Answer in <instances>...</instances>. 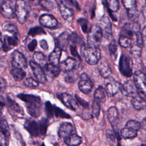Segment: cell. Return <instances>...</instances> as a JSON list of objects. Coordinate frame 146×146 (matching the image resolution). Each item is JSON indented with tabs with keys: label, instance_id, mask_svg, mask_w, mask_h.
Masks as SVG:
<instances>
[{
	"label": "cell",
	"instance_id": "6da1fadb",
	"mask_svg": "<svg viewBox=\"0 0 146 146\" xmlns=\"http://www.w3.org/2000/svg\"><path fill=\"white\" fill-rule=\"evenodd\" d=\"M17 97L25 103L27 111L31 116L36 118L40 116L42 103L39 96L31 94H19L17 95Z\"/></svg>",
	"mask_w": 146,
	"mask_h": 146
},
{
	"label": "cell",
	"instance_id": "7a4b0ae2",
	"mask_svg": "<svg viewBox=\"0 0 146 146\" xmlns=\"http://www.w3.org/2000/svg\"><path fill=\"white\" fill-rule=\"evenodd\" d=\"M80 52L86 62L91 65L98 64L101 58V52L99 47L86 46L85 44H83Z\"/></svg>",
	"mask_w": 146,
	"mask_h": 146
},
{
	"label": "cell",
	"instance_id": "3957f363",
	"mask_svg": "<svg viewBox=\"0 0 146 146\" xmlns=\"http://www.w3.org/2000/svg\"><path fill=\"white\" fill-rule=\"evenodd\" d=\"M133 82L138 96L146 102V75L140 71H137L133 75Z\"/></svg>",
	"mask_w": 146,
	"mask_h": 146
},
{
	"label": "cell",
	"instance_id": "277c9868",
	"mask_svg": "<svg viewBox=\"0 0 146 146\" xmlns=\"http://www.w3.org/2000/svg\"><path fill=\"white\" fill-rule=\"evenodd\" d=\"M30 7L29 5L25 1H17L15 5L14 13L18 21L23 24L28 17Z\"/></svg>",
	"mask_w": 146,
	"mask_h": 146
},
{
	"label": "cell",
	"instance_id": "5b68a950",
	"mask_svg": "<svg viewBox=\"0 0 146 146\" xmlns=\"http://www.w3.org/2000/svg\"><path fill=\"white\" fill-rule=\"evenodd\" d=\"M103 33L98 25H93L90 29L88 33L87 41L89 46L99 47L102 38Z\"/></svg>",
	"mask_w": 146,
	"mask_h": 146
},
{
	"label": "cell",
	"instance_id": "8992f818",
	"mask_svg": "<svg viewBox=\"0 0 146 146\" xmlns=\"http://www.w3.org/2000/svg\"><path fill=\"white\" fill-rule=\"evenodd\" d=\"M57 2L62 17L66 20H68L72 18L74 14V10L71 7V5L75 6V5L73 4L74 1H58Z\"/></svg>",
	"mask_w": 146,
	"mask_h": 146
},
{
	"label": "cell",
	"instance_id": "52a82bcc",
	"mask_svg": "<svg viewBox=\"0 0 146 146\" xmlns=\"http://www.w3.org/2000/svg\"><path fill=\"white\" fill-rule=\"evenodd\" d=\"M132 60L126 55L123 54L119 60V70L120 72L125 76L130 77L132 75Z\"/></svg>",
	"mask_w": 146,
	"mask_h": 146
},
{
	"label": "cell",
	"instance_id": "ba28073f",
	"mask_svg": "<svg viewBox=\"0 0 146 146\" xmlns=\"http://www.w3.org/2000/svg\"><path fill=\"white\" fill-rule=\"evenodd\" d=\"M11 64L14 68L25 70L27 67V61L22 53L15 50L11 55Z\"/></svg>",
	"mask_w": 146,
	"mask_h": 146
},
{
	"label": "cell",
	"instance_id": "9c48e42d",
	"mask_svg": "<svg viewBox=\"0 0 146 146\" xmlns=\"http://www.w3.org/2000/svg\"><path fill=\"white\" fill-rule=\"evenodd\" d=\"M79 90L84 94H87L91 92L93 87V83L88 75L84 72L80 75L78 82Z\"/></svg>",
	"mask_w": 146,
	"mask_h": 146
},
{
	"label": "cell",
	"instance_id": "30bf717a",
	"mask_svg": "<svg viewBox=\"0 0 146 146\" xmlns=\"http://www.w3.org/2000/svg\"><path fill=\"white\" fill-rule=\"evenodd\" d=\"M29 64L36 79V81L41 84L45 83L47 81V79L44 70L34 61H30Z\"/></svg>",
	"mask_w": 146,
	"mask_h": 146
},
{
	"label": "cell",
	"instance_id": "8fae6325",
	"mask_svg": "<svg viewBox=\"0 0 146 146\" xmlns=\"http://www.w3.org/2000/svg\"><path fill=\"white\" fill-rule=\"evenodd\" d=\"M19 37L18 36L9 34L5 35L4 36L2 46L4 51L7 52L17 46L19 43Z\"/></svg>",
	"mask_w": 146,
	"mask_h": 146
},
{
	"label": "cell",
	"instance_id": "7c38bea8",
	"mask_svg": "<svg viewBox=\"0 0 146 146\" xmlns=\"http://www.w3.org/2000/svg\"><path fill=\"white\" fill-rule=\"evenodd\" d=\"M58 98L67 108L75 111L78 107V103L75 99L71 95L67 93H62L58 96Z\"/></svg>",
	"mask_w": 146,
	"mask_h": 146
},
{
	"label": "cell",
	"instance_id": "4fadbf2b",
	"mask_svg": "<svg viewBox=\"0 0 146 146\" xmlns=\"http://www.w3.org/2000/svg\"><path fill=\"white\" fill-rule=\"evenodd\" d=\"M75 128L71 123L64 122L62 123L59 127L58 130V135L60 138L64 140L72 134L75 133Z\"/></svg>",
	"mask_w": 146,
	"mask_h": 146
},
{
	"label": "cell",
	"instance_id": "5bb4252c",
	"mask_svg": "<svg viewBox=\"0 0 146 146\" xmlns=\"http://www.w3.org/2000/svg\"><path fill=\"white\" fill-rule=\"evenodd\" d=\"M98 64V70L102 77L107 78L109 77L111 73V67L107 59L105 57H102L99 60Z\"/></svg>",
	"mask_w": 146,
	"mask_h": 146
},
{
	"label": "cell",
	"instance_id": "9a60e30c",
	"mask_svg": "<svg viewBox=\"0 0 146 146\" xmlns=\"http://www.w3.org/2000/svg\"><path fill=\"white\" fill-rule=\"evenodd\" d=\"M24 127L27 132L33 137L40 135L38 123L33 119H27L24 123Z\"/></svg>",
	"mask_w": 146,
	"mask_h": 146
},
{
	"label": "cell",
	"instance_id": "2e32d148",
	"mask_svg": "<svg viewBox=\"0 0 146 146\" xmlns=\"http://www.w3.org/2000/svg\"><path fill=\"white\" fill-rule=\"evenodd\" d=\"M101 29L103 35L107 39H110L112 36V26L111 23L109 19L104 17L99 22V25H98Z\"/></svg>",
	"mask_w": 146,
	"mask_h": 146
},
{
	"label": "cell",
	"instance_id": "e0dca14e",
	"mask_svg": "<svg viewBox=\"0 0 146 146\" xmlns=\"http://www.w3.org/2000/svg\"><path fill=\"white\" fill-rule=\"evenodd\" d=\"M39 23L47 28H54L58 24L56 19L52 15L48 14H42L39 19Z\"/></svg>",
	"mask_w": 146,
	"mask_h": 146
},
{
	"label": "cell",
	"instance_id": "ac0fdd59",
	"mask_svg": "<svg viewBox=\"0 0 146 146\" xmlns=\"http://www.w3.org/2000/svg\"><path fill=\"white\" fill-rule=\"evenodd\" d=\"M121 91L123 95L126 96H135V94L136 92V89L132 80H128L126 81L121 87Z\"/></svg>",
	"mask_w": 146,
	"mask_h": 146
},
{
	"label": "cell",
	"instance_id": "d6986e66",
	"mask_svg": "<svg viewBox=\"0 0 146 146\" xmlns=\"http://www.w3.org/2000/svg\"><path fill=\"white\" fill-rule=\"evenodd\" d=\"M121 84L117 81H113L107 83L105 87V91L107 96L111 97L116 95L120 90Z\"/></svg>",
	"mask_w": 146,
	"mask_h": 146
},
{
	"label": "cell",
	"instance_id": "ffe728a7",
	"mask_svg": "<svg viewBox=\"0 0 146 146\" xmlns=\"http://www.w3.org/2000/svg\"><path fill=\"white\" fill-rule=\"evenodd\" d=\"M46 79L48 80H52L54 78L58 76L60 72V70L58 66H55L51 64H47L44 68Z\"/></svg>",
	"mask_w": 146,
	"mask_h": 146
},
{
	"label": "cell",
	"instance_id": "44dd1931",
	"mask_svg": "<svg viewBox=\"0 0 146 146\" xmlns=\"http://www.w3.org/2000/svg\"><path fill=\"white\" fill-rule=\"evenodd\" d=\"M76 64L77 62L75 59L68 57L60 63L59 68L63 72H70L76 67Z\"/></svg>",
	"mask_w": 146,
	"mask_h": 146
},
{
	"label": "cell",
	"instance_id": "7402d4cb",
	"mask_svg": "<svg viewBox=\"0 0 146 146\" xmlns=\"http://www.w3.org/2000/svg\"><path fill=\"white\" fill-rule=\"evenodd\" d=\"M1 13L7 18L11 19L14 17V11L9 1H4L1 6Z\"/></svg>",
	"mask_w": 146,
	"mask_h": 146
},
{
	"label": "cell",
	"instance_id": "603a6c76",
	"mask_svg": "<svg viewBox=\"0 0 146 146\" xmlns=\"http://www.w3.org/2000/svg\"><path fill=\"white\" fill-rule=\"evenodd\" d=\"M122 3L127 10L129 18L133 17L136 13V1L134 0H124Z\"/></svg>",
	"mask_w": 146,
	"mask_h": 146
},
{
	"label": "cell",
	"instance_id": "cb8c5ba5",
	"mask_svg": "<svg viewBox=\"0 0 146 146\" xmlns=\"http://www.w3.org/2000/svg\"><path fill=\"white\" fill-rule=\"evenodd\" d=\"M62 50L58 47H56L49 55L48 60L50 62V64L55 66H58Z\"/></svg>",
	"mask_w": 146,
	"mask_h": 146
},
{
	"label": "cell",
	"instance_id": "d4e9b609",
	"mask_svg": "<svg viewBox=\"0 0 146 146\" xmlns=\"http://www.w3.org/2000/svg\"><path fill=\"white\" fill-rule=\"evenodd\" d=\"M70 34L67 32L61 34L57 39V44L59 48L62 50H66L70 41Z\"/></svg>",
	"mask_w": 146,
	"mask_h": 146
},
{
	"label": "cell",
	"instance_id": "484cf974",
	"mask_svg": "<svg viewBox=\"0 0 146 146\" xmlns=\"http://www.w3.org/2000/svg\"><path fill=\"white\" fill-rule=\"evenodd\" d=\"M108 119L112 125L114 126L119 119V111L115 107H111L108 108L107 112Z\"/></svg>",
	"mask_w": 146,
	"mask_h": 146
},
{
	"label": "cell",
	"instance_id": "4316f807",
	"mask_svg": "<svg viewBox=\"0 0 146 146\" xmlns=\"http://www.w3.org/2000/svg\"><path fill=\"white\" fill-rule=\"evenodd\" d=\"M68 146H78L82 142V138L76 133H73L64 140Z\"/></svg>",
	"mask_w": 146,
	"mask_h": 146
},
{
	"label": "cell",
	"instance_id": "83f0119b",
	"mask_svg": "<svg viewBox=\"0 0 146 146\" xmlns=\"http://www.w3.org/2000/svg\"><path fill=\"white\" fill-rule=\"evenodd\" d=\"M33 59L34 62L40 66L43 70L48 64L45 55L41 52H34L33 55Z\"/></svg>",
	"mask_w": 146,
	"mask_h": 146
},
{
	"label": "cell",
	"instance_id": "f1b7e54d",
	"mask_svg": "<svg viewBox=\"0 0 146 146\" xmlns=\"http://www.w3.org/2000/svg\"><path fill=\"white\" fill-rule=\"evenodd\" d=\"M133 107L136 110H141L146 108V102L139 96H134L131 101Z\"/></svg>",
	"mask_w": 146,
	"mask_h": 146
},
{
	"label": "cell",
	"instance_id": "f546056e",
	"mask_svg": "<svg viewBox=\"0 0 146 146\" xmlns=\"http://www.w3.org/2000/svg\"><path fill=\"white\" fill-rule=\"evenodd\" d=\"M137 131L131 128L125 127L120 131V135L124 139H133L137 136Z\"/></svg>",
	"mask_w": 146,
	"mask_h": 146
},
{
	"label": "cell",
	"instance_id": "4dcf8cb0",
	"mask_svg": "<svg viewBox=\"0 0 146 146\" xmlns=\"http://www.w3.org/2000/svg\"><path fill=\"white\" fill-rule=\"evenodd\" d=\"M6 103L8 107L14 112L18 113H22L23 110L22 108L16 102L11 99L9 96L6 98Z\"/></svg>",
	"mask_w": 146,
	"mask_h": 146
},
{
	"label": "cell",
	"instance_id": "1f68e13d",
	"mask_svg": "<svg viewBox=\"0 0 146 146\" xmlns=\"http://www.w3.org/2000/svg\"><path fill=\"white\" fill-rule=\"evenodd\" d=\"M10 73L14 79L17 82L22 80L26 76V72L23 70L17 68H13L10 70Z\"/></svg>",
	"mask_w": 146,
	"mask_h": 146
},
{
	"label": "cell",
	"instance_id": "d6a6232c",
	"mask_svg": "<svg viewBox=\"0 0 146 146\" xmlns=\"http://www.w3.org/2000/svg\"><path fill=\"white\" fill-rule=\"evenodd\" d=\"M94 99L99 101L100 103H104L106 101V95L105 91L103 87L99 86L95 90L94 92Z\"/></svg>",
	"mask_w": 146,
	"mask_h": 146
},
{
	"label": "cell",
	"instance_id": "836d02e7",
	"mask_svg": "<svg viewBox=\"0 0 146 146\" xmlns=\"http://www.w3.org/2000/svg\"><path fill=\"white\" fill-rule=\"evenodd\" d=\"M3 30L7 33L9 34H11L13 35L18 36L19 37V31L17 29V27L11 24V23H7L5 24L3 26Z\"/></svg>",
	"mask_w": 146,
	"mask_h": 146
},
{
	"label": "cell",
	"instance_id": "e575fe53",
	"mask_svg": "<svg viewBox=\"0 0 146 146\" xmlns=\"http://www.w3.org/2000/svg\"><path fill=\"white\" fill-rule=\"evenodd\" d=\"M39 127L40 135L44 136L46 134L47 127L48 125V121L46 118H42L40 119L38 123Z\"/></svg>",
	"mask_w": 146,
	"mask_h": 146
},
{
	"label": "cell",
	"instance_id": "d590c367",
	"mask_svg": "<svg viewBox=\"0 0 146 146\" xmlns=\"http://www.w3.org/2000/svg\"><path fill=\"white\" fill-rule=\"evenodd\" d=\"M133 32L132 31V27H130L129 24H125L121 29V36H124L128 37L129 38L132 39L133 36Z\"/></svg>",
	"mask_w": 146,
	"mask_h": 146
},
{
	"label": "cell",
	"instance_id": "8d00e7d4",
	"mask_svg": "<svg viewBox=\"0 0 146 146\" xmlns=\"http://www.w3.org/2000/svg\"><path fill=\"white\" fill-rule=\"evenodd\" d=\"M107 9L111 12H116L119 8V2L116 0H108L106 1Z\"/></svg>",
	"mask_w": 146,
	"mask_h": 146
},
{
	"label": "cell",
	"instance_id": "74e56055",
	"mask_svg": "<svg viewBox=\"0 0 146 146\" xmlns=\"http://www.w3.org/2000/svg\"><path fill=\"white\" fill-rule=\"evenodd\" d=\"M100 104L101 103L99 101L94 99L91 106L92 116L97 117L99 116L100 111Z\"/></svg>",
	"mask_w": 146,
	"mask_h": 146
},
{
	"label": "cell",
	"instance_id": "f35d334b",
	"mask_svg": "<svg viewBox=\"0 0 146 146\" xmlns=\"http://www.w3.org/2000/svg\"><path fill=\"white\" fill-rule=\"evenodd\" d=\"M54 108V115H55L56 117L60 118H70V116L66 113L64 111H63L60 108L56 107V106H53Z\"/></svg>",
	"mask_w": 146,
	"mask_h": 146
},
{
	"label": "cell",
	"instance_id": "ab89813d",
	"mask_svg": "<svg viewBox=\"0 0 146 146\" xmlns=\"http://www.w3.org/2000/svg\"><path fill=\"white\" fill-rule=\"evenodd\" d=\"M131 53L134 57H139L141 55L142 46H139L135 42L131 46Z\"/></svg>",
	"mask_w": 146,
	"mask_h": 146
},
{
	"label": "cell",
	"instance_id": "60d3db41",
	"mask_svg": "<svg viewBox=\"0 0 146 146\" xmlns=\"http://www.w3.org/2000/svg\"><path fill=\"white\" fill-rule=\"evenodd\" d=\"M119 43L123 47H128L132 44V39L120 35L119 39Z\"/></svg>",
	"mask_w": 146,
	"mask_h": 146
},
{
	"label": "cell",
	"instance_id": "b9f144b4",
	"mask_svg": "<svg viewBox=\"0 0 146 146\" xmlns=\"http://www.w3.org/2000/svg\"><path fill=\"white\" fill-rule=\"evenodd\" d=\"M125 127L131 128L136 131H138L141 126V123L140 122L135 120H130L127 122Z\"/></svg>",
	"mask_w": 146,
	"mask_h": 146
},
{
	"label": "cell",
	"instance_id": "7bdbcfd3",
	"mask_svg": "<svg viewBox=\"0 0 146 146\" xmlns=\"http://www.w3.org/2000/svg\"><path fill=\"white\" fill-rule=\"evenodd\" d=\"M45 34L46 33L42 28L40 27H35L31 28L29 30L28 35L33 37V36H35V35H38L40 34Z\"/></svg>",
	"mask_w": 146,
	"mask_h": 146
},
{
	"label": "cell",
	"instance_id": "ee69618b",
	"mask_svg": "<svg viewBox=\"0 0 146 146\" xmlns=\"http://www.w3.org/2000/svg\"><path fill=\"white\" fill-rule=\"evenodd\" d=\"M0 130L3 131L7 136L9 134V125L7 121L3 119L0 117Z\"/></svg>",
	"mask_w": 146,
	"mask_h": 146
},
{
	"label": "cell",
	"instance_id": "f6af8a7d",
	"mask_svg": "<svg viewBox=\"0 0 146 146\" xmlns=\"http://www.w3.org/2000/svg\"><path fill=\"white\" fill-rule=\"evenodd\" d=\"M108 49L109 51L110 52L111 56H115V58L117 56L116 52H117V44L115 40H112L108 46Z\"/></svg>",
	"mask_w": 146,
	"mask_h": 146
},
{
	"label": "cell",
	"instance_id": "bcb514c9",
	"mask_svg": "<svg viewBox=\"0 0 146 146\" xmlns=\"http://www.w3.org/2000/svg\"><path fill=\"white\" fill-rule=\"evenodd\" d=\"M24 84L28 87H32V88H35L38 87L39 83L33 78H26L24 82Z\"/></svg>",
	"mask_w": 146,
	"mask_h": 146
},
{
	"label": "cell",
	"instance_id": "7dc6e473",
	"mask_svg": "<svg viewBox=\"0 0 146 146\" xmlns=\"http://www.w3.org/2000/svg\"><path fill=\"white\" fill-rule=\"evenodd\" d=\"M45 108H46V112L47 116L49 118H51L54 116V108L53 106L51 103L47 101L45 104Z\"/></svg>",
	"mask_w": 146,
	"mask_h": 146
},
{
	"label": "cell",
	"instance_id": "c3c4849f",
	"mask_svg": "<svg viewBox=\"0 0 146 146\" xmlns=\"http://www.w3.org/2000/svg\"><path fill=\"white\" fill-rule=\"evenodd\" d=\"M7 136L1 130H0V146H8L9 141Z\"/></svg>",
	"mask_w": 146,
	"mask_h": 146
},
{
	"label": "cell",
	"instance_id": "681fc988",
	"mask_svg": "<svg viewBox=\"0 0 146 146\" xmlns=\"http://www.w3.org/2000/svg\"><path fill=\"white\" fill-rule=\"evenodd\" d=\"M39 2L40 3V5L43 7H44V8L47 9V10H52L54 7V5L53 2H51V1H40Z\"/></svg>",
	"mask_w": 146,
	"mask_h": 146
},
{
	"label": "cell",
	"instance_id": "f907efd6",
	"mask_svg": "<svg viewBox=\"0 0 146 146\" xmlns=\"http://www.w3.org/2000/svg\"><path fill=\"white\" fill-rule=\"evenodd\" d=\"M79 25L81 26L82 30L84 33H86L87 31L88 22L87 20L85 18H80L78 21Z\"/></svg>",
	"mask_w": 146,
	"mask_h": 146
},
{
	"label": "cell",
	"instance_id": "816d5d0a",
	"mask_svg": "<svg viewBox=\"0 0 146 146\" xmlns=\"http://www.w3.org/2000/svg\"><path fill=\"white\" fill-rule=\"evenodd\" d=\"M75 99L76 100L78 103L80 104L82 106H83L84 108H88L89 104H88V103L87 102H86L85 100L83 99L82 98L79 97L77 95H75Z\"/></svg>",
	"mask_w": 146,
	"mask_h": 146
},
{
	"label": "cell",
	"instance_id": "f5cc1de1",
	"mask_svg": "<svg viewBox=\"0 0 146 146\" xmlns=\"http://www.w3.org/2000/svg\"><path fill=\"white\" fill-rule=\"evenodd\" d=\"M77 79V76L72 73H68L65 76V80L68 83H73Z\"/></svg>",
	"mask_w": 146,
	"mask_h": 146
},
{
	"label": "cell",
	"instance_id": "db71d44e",
	"mask_svg": "<svg viewBox=\"0 0 146 146\" xmlns=\"http://www.w3.org/2000/svg\"><path fill=\"white\" fill-rule=\"evenodd\" d=\"M6 86V80L3 78H0V94L3 93L5 91Z\"/></svg>",
	"mask_w": 146,
	"mask_h": 146
},
{
	"label": "cell",
	"instance_id": "11a10c76",
	"mask_svg": "<svg viewBox=\"0 0 146 146\" xmlns=\"http://www.w3.org/2000/svg\"><path fill=\"white\" fill-rule=\"evenodd\" d=\"M79 40V36L78 34L73 32L70 35V41H71L72 43V44H75V43H78Z\"/></svg>",
	"mask_w": 146,
	"mask_h": 146
},
{
	"label": "cell",
	"instance_id": "9f6ffc18",
	"mask_svg": "<svg viewBox=\"0 0 146 146\" xmlns=\"http://www.w3.org/2000/svg\"><path fill=\"white\" fill-rule=\"evenodd\" d=\"M70 52L74 56H75L79 59H80V55L79 54V53L76 50V47L74 44H71L70 46Z\"/></svg>",
	"mask_w": 146,
	"mask_h": 146
},
{
	"label": "cell",
	"instance_id": "6f0895ef",
	"mask_svg": "<svg viewBox=\"0 0 146 146\" xmlns=\"http://www.w3.org/2000/svg\"><path fill=\"white\" fill-rule=\"evenodd\" d=\"M37 45V42L35 39L32 40L27 45L28 49L30 51H33L35 50Z\"/></svg>",
	"mask_w": 146,
	"mask_h": 146
},
{
	"label": "cell",
	"instance_id": "680465c9",
	"mask_svg": "<svg viewBox=\"0 0 146 146\" xmlns=\"http://www.w3.org/2000/svg\"><path fill=\"white\" fill-rule=\"evenodd\" d=\"M40 47L44 49V50H47L48 49V44L46 42V40H42L40 41Z\"/></svg>",
	"mask_w": 146,
	"mask_h": 146
},
{
	"label": "cell",
	"instance_id": "91938a15",
	"mask_svg": "<svg viewBox=\"0 0 146 146\" xmlns=\"http://www.w3.org/2000/svg\"><path fill=\"white\" fill-rule=\"evenodd\" d=\"M141 126H143V127H144L146 129V118H145L143 120L142 123L141 124Z\"/></svg>",
	"mask_w": 146,
	"mask_h": 146
},
{
	"label": "cell",
	"instance_id": "94428289",
	"mask_svg": "<svg viewBox=\"0 0 146 146\" xmlns=\"http://www.w3.org/2000/svg\"><path fill=\"white\" fill-rule=\"evenodd\" d=\"M3 46V41L2 40V38H1V34H0V49Z\"/></svg>",
	"mask_w": 146,
	"mask_h": 146
},
{
	"label": "cell",
	"instance_id": "6125c7cd",
	"mask_svg": "<svg viewBox=\"0 0 146 146\" xmlns=\"http://www.w3.org/2000/svg\"><path fill=\"white\" fill-rule=\"evenodd\" d=\"M5 106L4 103L2 102H1V101H0V106H1V107H2V106Z\"/></svg>",
	"mask_w": 146,
	"mask_h": 146
},
{
	"label": "cell",
	"instance_id": "be15d7a7",
	"mask_svg": "<svg viewBox=\"0 0 146 146\" xmlns=\"http://www.w3.org/2000/svg\"><path fill=\"white\" fill-rule=\"evenodd\" d=\"M140 146H146V144H141Z\"/></svg>",
	"mask_w": 146,
	"mask_h": 146
},
{
	"label": "cell",
	"instance_id": "e7e4bbea",
	"mask_svg": "<svg viewBox=\"0 0 146 146\" xmlns=\"http://www.w3.org/2000/svg\"><path fill=\"white\" fill-rule=\"evenodd\" d=\"M40 146H46V145L44 144V143H42V145H41Z\"/></svg>",
	"mask_w": 146,
	"mask_h": 146
},
{
	"label": "cell",
	"instance_id": "03108f58",
	"mask_svg": "<svg viewBox=\"0 0 146 146\" xmlns=\"http://www.w3.org/2000/svg\"><path fill=\"white\" fill-rule=\"evenodd\" d=\"M0 13H1V7H0Z\"/></svg>",
	"mask_w": 146,
	"mask_h": 146
}]
</instances>
